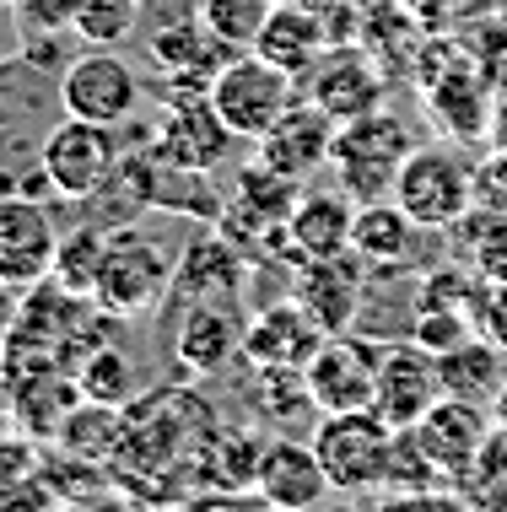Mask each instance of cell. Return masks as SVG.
Here are the masks:
<instances>
[{"instance_id": "7c38bea8", "label": "cell", "mask_w": 507, "mask_h": 512, "mask_svg": "<svg viewBox=\"0 0 507 512\" xmlns=\"http://www.w3.org/2000/svg\"><path fill=\"white\" fill-rule=\"evenodd\" d=\"M54 248H60V232H54V216L44 205L33 195H17V189L0 195V281L17 292L44 286L54 270Z\"/></svg>"}, {"instance_id": "f546056e", "label": "cell", "mask_w": 507, "mask_h": 512, "mask_svg": "<svg viewBox=\"0 0 507 512\" xmlns=\"http://www.w3.org/2000/svg\"><path fill=\"white\" fill-rule=\"evenodd\" d=\"M270 11H276V0H195V17L211 27L232 54H243V49L259 44Z\"/></svg>"}, {"instance_id": "5bb4252c", "label": "cell", "mask_w": 507, "mask_h": 512, "mask_svg": "<svg viewBox=\"0 0 507 512\" xmlns=\"http://www.w3.org/2000/svg\"><path fill=\"white\" fill-rule=\"evenodd\" d=\"M486 432H491V410L475 405V399H459V394H443L416 426H410L416 448L437 464V475H443V480H464V475H470L475 459H481Z\"/></svg>"}, {"instance_id": "1f68e13d", "label": "cell", "mask_w": 507, "mask_h": 512, "mask_svg": "<svg viewBox=\"0 0 507 512\" xmlns=\"http://www.w3.org/2000/svg\"><path fill=\"white\" fill-rule=\"evenodd\" d=\"M232 195H243L254 211L286 221V216H292V205L303 200V178H292V173H281V168H270V162L254 157V162H243V168H238V189H232Z\"/></svg>"}, {"instance_id": "4316f807", "label": "cell", "mask_w": 507, "mask_h": 512, "mask_svg": "<svg viewBox=\"0 0 507 512\" xmlns=\"http://www.w3.org/2000/svg\"><path fill=\"white\" fill-rule=\"evenodd\" d=\"M454 232H459L464 254H470V270L481 275L486 286H507V211L475 205Z\"/></svg>"}, {"instance_id": "83f0119b", "label": "cell", "mask_w": 507, "mask_h": 512, "mask_svg": "<svg viewBox=\"0 0 507 512\" xmlns=\"http://www.w3.org/2000/svg\"><path fill=\"white\" fill-rule=\"evenodd\" d=\"M103 248H108V227H76V232H65L60 248H54V270H49V281L54 286H65V292H76V297H92V286H98V270H103Z\"/></svg>"}, {"instance_id": "277c9868", "label": "cell", "mask_w": 507, "mask_h": 512, "mask_svg": "<svg viewBox=\"0 0 507 512\" xmlns=\"http://www.w3.org/2000/svg\"><path fill=\"white\" fill-rule=\"evenodd\" d=\"M394 200L405 205V216L421 232H454L475 211V168L448 141L416 146L394 178Z\"/></svg>"}, {"instance_id": "9c48e42d", "label": "cell", "mask_w": 507, "mask_h": 512, "mask_svg": "<svg viewBox=\"0 0 507 512\" xmlns=\"http://www.w3.org/2000/svg\"><path fill=\"white\" fill-rule=\"evenodd\" d=\"M443 399V372H437V351H427L421 340H389L378 356V389H373V410L394 432L427 415Z\"/></svg>"}, {"instance_id": "30bf717a", "label": "cell", "mask_w": 507, "mask_h": 512, "mask_svg": "<svg viewBox=\"0 0 507 512\" xmlns=\"http://www.w3.org/2000/svg\"><path fill=\"white\" fill-rule=\"evenodd\" d=\"M367 275H373V265L356 248L330 254V259H303L292 275V297L303 302L324 335H340V329H356V313H362V297H367Z\"/></svg>"}, {"instance_id": "8992f818", "label": "cell", "mask_w": 507, "mask_h": 512, "mask_svg": "<svg viewBox=\"0 0 507 512\" xmlns=\"http://www.w3.org/2000/svg\"><path fill=\"white\" fill-rule=\"evenodd\" d=\"M38 168L44 184L65 200H98V189L119 168V135L114 124H92L65 114L60 124H49L44 146H38Z\"/></svg>"}, {"instance_id": "6da1fadb", "label": "cell", "mask_w": 507, "mask_h": 512, "mask_svg": "<svg viewBox=\"0 0 507 512\" xmlns=\"http://www.w3.org/2000/svg\"><path fill=\"white\" fill-rule=\"evenodd\" d=\"M173 265L178 254L157 232H146L141 221H114L103 248V270L92 286V308L108 318H146L162 308V297L173 292Z\"/></svg>"}, {"instance_id": "5b68a950", "label": "cell", "mask_w": 507, "mask_h": 512, "mask_svg": "<svg viewBox=\"0 0 507 512\" xmlns=\"http://www.w3.org/2000/svg\"><path fill=\"white\" fill-rule=\"evenodd\" d=\"M297 92H303L297 76H286L281 65L265 60V54L243 49L211 76V92H205V98H211V108L222 114V124L238 135V141L254 146L259 135L297 103Z\"/></svg>"}, {"instance_id": "ffe728a7", "label": "cell", "mask_w": 507, "mask_h": 512, "mask_svg": "<svg viewBox=\"0 0 507 512\" xmlns=\"http://www.w3.org/2000/svg\"><path fill=\"white\" fill-rule=\"evenodd\" d=\"M330 44H335V33H330V22H324L319 0H303V6H276V11H270V22H265V33H259L254 54H265L270 65H281L286 76L303 81Z\"/></svg>"}, {"instance_id": "44dd1931", "label": "cell", "mask_w": 507, "mask_h": 512, "mask_svg": "<svg viewBox=\"0 0 507 512\" xmlns=\"http://www.w3.org/2000/svg\"><path fill=\"white\" fill-rule=\"evenodd\" d=\"M356 227V200L346 189H303V200L286 216V238H292L297 259H330L351 248Z\"/></svg>"}, {"instance_id": "3957f363", "label": "cell", "mask_w": 507, "mask_h": 512, "mask_svg": "<svg viewBox=\"0 0 507 512\" xmlns=\"http://www.w3.org/2000/svg\"><path fill=\"white\" fill-rule=\"evenodd\" d=\"M416 130L389 114V108H373L362 119H346L335 130V157L330 168L340 178V189L362 205V200H389L394 195V178H400L405 157L416 151Z\"/></svg>"}, {"instance_id": "8d00e7d4", "label": "cell", "mask_w": 507, "mask_h": 512, "mask_svg": "<svg viewBox=\"0 0 507 512\" xmlns=\"http://www.w3.org/2000/svg\"><path fill=\"white\" fill-rule=\"evenodd\" d=\"M17 318H22V292L0 281V351L11 345V329H17Z\"/></svg>"}, {"instance_id": "ba28073f", "label": "cell", "mask_w": 507, "mask_h": 512, "mask_svg": "<svg viewBox=\"0 0 507 512\" xmlns=\"http://www.w3.org/2000/svg\"><path fill=\"white\" fill-rule=\"evenodd\" d=\"M378 356H383V345H378V340H367V335H356V329L324 335V340H319V351H313V356H308V367H303L319 415L373 405V389H378Z\"/></svg>"}, {"instance_id": "4fadbf2b", "label": "cell", "mask_w": 507, "mask_h": 512, "mask_svg": "<svg viewBox=\"0 0 507 512\" xmlns=\"http://www.w3.org/2000/svg\"><path fill=\"white\" fill-rule=\"evenodd\" d=\"M232 146H238V135L222 124L211 98H168V114H162L157 135H152L157 157L189 173H216L232 157Z\"/></svg>"}, {"instance_id": "d6a6232c", "label": "cell", "mask_w": 507, "mask_h": 512, "mask_svg": "<svg viewBox=\"0 0 507 512\" xmlns=\"http://www.w3.org/2000/svg\"><path fill=\"white\" fill-rule=\"evenodd\" d=\"M17 22L27 38L76 33V0H17Z\"/></svg>"}, {"instance_id": "2e32d148", "label": "cell", "mask_w": 507, "mask_h": 512, "mask_svg": "<svg viewBox=\"0 0 507 512\" xmlns=\"http://www.w3.org/2000/svg\"><path fill=\"white\" fill-rule=\"evenodd\" d=\"M243 302H184V318L173 329V356L189 378H216L243 356Z\"/></svg>"}, {"instance_id": "603a6c76", "label": "cell", "mask_w": 507, "mask_h": 512, "mask_svg": "<svg viewBox=\"0 0 507 512\" xmlns=\"http://www.w3.org/2000/svg\"><path fill=\"white\" fill-rule=\"evenodd\" d=\"M421 227L405 216L400 200H362L356 205V227H351V248L367 259L373 270H389V265H405L410 248H416Z\"/></svg>"}, {"instance_id": "d590c367", "label": "cell", "mask_w": 507, "mask_h": 512, "mask_svg": "<svg viewBox=\"0 0 507 512\" xmlns=\"http://www.w3.org/2000/svg\"><path fill=\"white\" fill-rule=\"evenodd\" d=\"M481 329L507 351V286H486V308H481Z\"/></svg>"}, {"instance_id": "f1b7e54d", "label": "cell", "mask_w": 507, "mask_h": 512, "mask_svg": "<svg viewBox=\"0 0 507 512\" xmlns=\"http://www.w3.org/2000/svg\"><path fill=\"white\" fill-rule=\"evenodd\" d=\"M76 389H81V399H98V405H119L125 410L130 399H135V362L119 345H98V351H87V362H81L76 372Z\"/></svg>"}, {"instance_id": "d4e9b609", "label": "cell", "mask_w": 507, "mask_h": 512, "mask_svg": "<svg viewBox=\"0 0 507 512\" xmlns=\"http://www.w3.org/2000/svg\"><path fill=\"white\" fill-rule=\"evenodd\" d=\"M54 442H60V453H76V459L114 469L119 448H125V415H119V405L76 399V405L65 410V421L54 426Z\"/></svg>"}, {"instance_id": "7a4b0ae2", "label": "cell", "mask_w": 507, "mask_h": 512, "mask_svg": "<svg viewBox=\"0 0 507 512\" xmlns=\"http://www.w3.org/2000/svg\"><path fill=\"white\" fill-rule=\"evenodd\" d=\"M394 426L373 405L362 410H330L313 426V453L340 496H367L389 486V459H394Z\"/></svg>"}, {"instance_id": "8fae6325", "label": "cell", "mask_w": 507, "mask_h": 512, "mask_svg": "<svg viewBox=\"0 0 507 512\" xmlns=\"http://www.w3.org/2000/svg\"><path fill=\"white\" fill-rule=\"evenodd\" d=\"M303 92L330 119L346 124V119H362V114H373V108H383L389 81H383V65L362 44H330L319 54V65L303 76Z\"/></svg>"}, {"instance_id": "4dcf8cb0", "label": "cell", "mask_w": 507, "mask_h": 512, "mask_svg": "<svg viewBox=\"0 0 507 512\" xmlns=\"http://www.w3.org/2000/svg\"><path fill=\"white\" fill-rule=\"evenodd\" d=\"M146 0H76V38L92 49H119L135 38Z\"/></svg>"}, {"instance_id": "836d02e7", "label": "cell", "mask_w": 507, "mask_h": 512, "mask_svg": "<svg viewBox=\"0 0 507 512\" xmlns=\"http://www.w3.org/2000/svg\"><path fill=\"white\" fill-rule=\"evenodd\" d=\"M38 469H44V459H38L33 437H0V496H6L11 486H22V480H33Z\"/></svg>"}, {"instance_id": "ac0fdd59", "label": "cell", "mask_w": 507, "mask_h": 512, "mask_svg": "<svg viewBox=\"0 0 507 512\" xmlns=\"http://www.w3.org/2000/svg\"><path fill=\"white\" fill-rule=\"evenodd\" d=\"M319 340H324V329L308 318L303 302L286 292L249 318V329H243V362L249 367H308Z\"/></svg>"}, {"instance_id": "9a60e30c", "label": "cell", "mask_w": 507, "mask_h": 512, "mask_svg": "<svg viewBox=\"0 0 507 512\" xmlns=\"http://www.w3.org/2000/svg\"><path fill=\"white\" fill-rule=\"evenodd\" d=\"M335 130H340V119L324 114L308 92H297V103L254 141V157L270 162V168H281V173H292V178H313L319 168H330Z\"/></svg>"}, {"instance_id": "f35d334b", "label": "cell", "mask_w": 507, "mask_h": 512, "mask_svg": "<svg viewBox=\"0 0 507 512\" xmlns=\"http://www.w3.org/2000/svg\"><path fill=\"white\" fill-rule=\"evenodd\" d=\"M276 6H303V0H276Z\"/></svg>"}, {"instance_id": "cb8c5ba5", "label": "cell", "mask_w": 507, "mask_h": 512, "mask_svg": "<svg viewBox=\"0 0 507 512\" xmlns=\"http://www.w3.org/2000/svg\"><path fill=\"white\" fill-rule=\"evenodd\" d=\"M259 453H265V437L243 432V426H211L195 453V469L205 480H211L222 496H254V464Z\"/></svg>"}, {"instance_id": "52a82bcc", "label": "cell", "mask_w": 507, "mask_h": 512, "mask_svg": "<svg viewBox=\"0 0 507 512\" xmlns=\"http://www.w3.org/2000/svg\"><path fill=\"white\" fill-rule=\"evenodd\" d=\"M60 108L76 119H92V124H130L141 114V76L125 54L114 49H92L76 54L71 65L60 71Z\"/></svg>"}, {"instance_id": "e0dca14e", "label": "cell", "mask_w": 507, "mask_h": 512, "mask_svg": "<svg viewBox=\"0 0 507 512\" xmlns=\"http://www.w3.org/2000/svg\"><path fill=\"white\" fill-rule=\"evenodd\" d=\"M330 491L335 486H330V475H324L313 442L286 437V432L265 442V453H259V464H254V502L297 512V507H319Z\"/></svg>"}, {"instance_id": "e575fe53", "label": "cell", "mask_w": 507, "mask_h": 512, "mask_svg": "<svg viewBox=\"0 0 507 512\" xmlns=\"http://www.w3.org/2000/svg\"><path fill=\"white\" fill-rule=\"evenodd\" d=\"M475 205L507 211V151H497V157H486L481 168H475Z\"/></svg>"}, {"instance_id": "484cf974", "label": "cell", "mask_w": 507, "mask_h": 512, "mask_svg": "<svg viewBox=\"0 0 507 512\" xmlns=\"http://www.w3.org/2000/svg\"><path fill=\"white\" fill-rule=\"evenodd\" d=\"M254 410L270 426H297V421H319L313 405L308 372L303 367H254Z\"/></svg>"}, {"instance_id": "74e56055", "label": "cell", "mask_w": 507, "mask_h": 512, "mask_svg": "<svg viewBox=\"0 0 507 512\" xmlns=\"http://www.w3.org/2000/svg\"><path fill=\"white\" fill-rule=\"evenodd\" d=\"M491 421H497V426H507V378H502V389L491 394Z\"/></svg>"}, {"instance_id": "d6986e66", "label": "cell", "mask_w": 507, "mask_h": 512, "mask_svg": "<svg viewBox=\"0 0 507 512\" xmlns=\"http://www.w3.org/2000/svg\"><path fill=\"white\" fill-rule=\"evenodd\" d=\"M249 292V254L232 248L222 232L195 238L173 265V292L178 302H243Z\"/></svg>"}, {"instance_id": "7402d4cb", "label": "cell", "mask_w": 507, "mask_h": 512, "mask_svg": "<svg viewBox=\"0 0 507 512\" xmlns=\"http://www.w3.org/2000/svg\"><path fill=\"white\" fill-rule=\"evenodd\" d=\"M437 372H443V394L491 405V394H497L502 378H507V351L486 335V329H475V335H464L459 345L437 351Z\"/></svg>"}]
</instances>
